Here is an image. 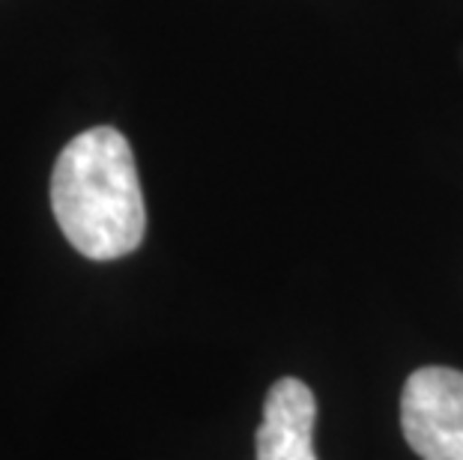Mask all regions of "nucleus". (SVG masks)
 I'll return each instance as SVG.
<instances>
[{
    "label": "nucleus",
    "instance_id": "f257e3e1",
    "mask_svg": "<svg viewBox=\"0 0 463 460\" xmlns=\"http://www.w3.org/2000/svg\"><path fill=\"white\" fill-rule=\"evenodd\" d=\"M52 210L63 237L90 260H117L144 239L146 207L129 141L111 126L72 138L52 174Z\"/></svg>",
    "mask_w": 463,
    "mask_h": 460
},
{
    "label": "nucleus",
    "instance_id": "f03ea898",
    "mask_svg": "<svg viewBox=\"0 0 463 460\" xmlns=\"http://www.w3.org/2000/svg\"><path fill=\"white\" fill-rule=\"evenodd\" d=\"M401 427L421 460H463V371L433 365L410 374Z\"/></svg>",
    "mask_w": 463,
    "mask_h": 460
},
{
    "label": "nucleus",
    "instance_id": "7ed1b4c3",
    "mask_svg": "<svg viewBox=\"0 0 463 460\" xmlns=\"http://www.w3.org/2000/svg\"><path fill=\"white\" fill-rule=\"evenodd\" d=\"M317 400L297 377L279 380L266 391L263 425L254 437L258 460H317L311 446Z\"/></svg>",
    "mask_w": 463,
    "mask_h": 460
}]
</instances>
